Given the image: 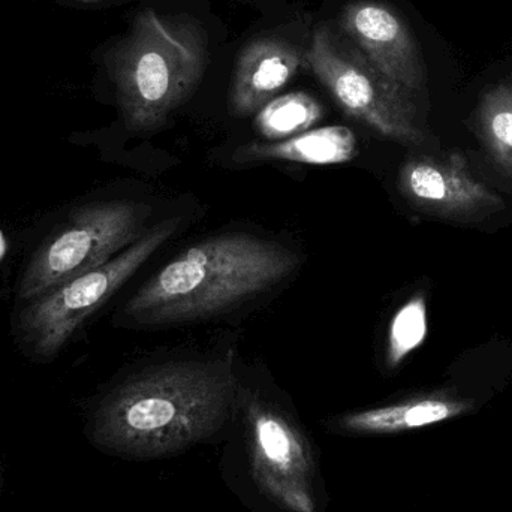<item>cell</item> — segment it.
<instances>
[{
    "instance_id": "13",
    "label": "cell",
    "mask_w": 512,
    "mask_h": 512,
    "mask_svg": "<svg viewBox=\"0 0 512 512\" xmlns=\"http://www.w3.org/2000/svg\"><path fill=\"white\" fill-rule=\"evenodd\" d=\"M475 129L493 164L512 180V71L481 96Z\"/></svg>"
},
{
    "instance_id": "4",
    "label": "cell",
    "mask_w": 512,
    "mask_h": 512,
    "mask_svg": "<svg viewBox=\"0 0 512 512\" xmlns=\"http://www.w3.org/2000/svg\"><path fill=\"white\" fill-rule=\"evenodd\" d=\"M150 207L116 200L78 207L24 267L17 294L23 303L107 264L146 233Z\"/></svg>"
},
{
    "instance_id": "10",
    "label": "cell",
    "mask_w": 512,
    "mask_h": 512,
    "mask_svg": "<svg viewBox=\"0 0 512 512\" xmlns=\"http://www.w3.org/2000/svg\"><path fill=\"white\" fill-rule=\"evenodd\" d=\"M303 63V54L285 39L258 38L243 48L237 60L231 84V110L237 116H249L295 77Z\"/></svg>"
},
{
    "instance_id": "8",
    "label": "cell",
    "mask_w": 512,
    "mask_h": 512,
    "mask_svg": "<svg viewBox=\"0 0 512 512\" xmlns=\"http://www.w3.org/2000/svg\"><path fill=\"white\" fill-rule=\"evenodd\" d=\"M399 191L420 212L450 221H481L505 206L499 195L472 176L460 153L408 159L400 168Z\"/></svg>"
},
{
    "instance_id": "16",
    "label": "cell",
    "mask_w": 512,
    "mask_h": 512,
    "mask_svg": "<svg viewBox=\"0 0 512 512\" xmlns=\"http://www.w3.org/2000/svg\"><path fill=\"white\" fill-rule=\"evenodd\" d=\"M75 2L93 3V2H101V0H75Z\"/></svg>"
},
{
    "instance_id": "2",
    "label": "cell",
    "mask_w": 512,
    "mask_h": 512,
    "mask_svg": "<svg viewBox=\"0 0 512 512\" xmlns=\"http://www.w3.org/2000/svg\"><path fill=\"white\" fill-rule=\"evenodd\" d=\"M298 262L295 252L271 240L213 237L168 262L129 298L123 313L138 324L210 318L273 288Z\"/></svg>"
},
{
    "instance_id": "14",
    "label": "cell",
    "mask_w": 512,
    "mask_h": 512,
    "mask_svg": "<svg viewBox=\"0 0 512 512\" xmlns=\"http://www.w3.org/2000/svg\"><path fill=\"white\" fill-rule=\"evenodd\" d=\"M322 117L321 104L304 92L276 96L258 111L256 129L270 141H282L312 129Z\"/></svg>"
},
{
    "instance_id": "12",
    "label": "cell",
    "mask_w": 512,
    "mask_h": 512,
    "mask_svg": "<svg viewBox=\"0 0 512 512\" xmlns=\"http://www.w3.org/2000/svg\"><path fill=\"white\" fill-rule=\"evenodd\" d=\"M358 153L357 138L346 126H324L270 143H252L237 152L242 162L286 161L331 165L351 161Z\"/></svg>"
},
{
    "instance_id": "11",
    "label": "cell",
    "mask_w": 512,
    "mask_h": 512,
    "mask_svg": "<svg viewBox=\"0 0 512 512\" xmlns=\"http://www.w3.org/2000/svg\"><path fill=\"white\" fill-rule=\"evenodd\" d=\"M471 409L469 400L465 402L447 396L418 397L397 405L343 415L337 426L354 435H391L442 423Z\"/></svg>"
},
{
    "instance_id": "15",
    "label": "cell",
    "mask_w": 512,
    "mask_h": 512,
    "mask_svg": "<svg viewBox=\"0 0 512 512\" xmlns=\"http://www.w3.org/2000/svg\"><path fill=\"white\" fill-rule=\"evenodd\" d=\"M427 336V304L424 295H415L394 315L388 333L387 363L399 366Z\"/></svg>"
},
{
    "instance_id": "3",
    "label": "cell",
    "mask_w": 512,
    "mask_h": 512,
    "mask_svg": "<svg viewBox=\"0 0 512 512\" xmlns=\"http://www.w3.org/2000/svg\"><path fill=\"white\" fill-rule=\"evenodd\" d=\"M111 62L126 125L155 131L200 83L209 62L206 32L189 15L146 9Z\"/></svg>"
},
{
    "instance_id": "5",
    "label": "cell",
    "mask_w": 512,
    "mask_h": 512,
    "mask_svg": "<svg viewBox=\"0 0 512 512\" xmlns=\"http://www.w3.org/2000/svg\"><path fill=\"white\" fill-rule=\"evenodd\" d=\"M304 59L349 116L397 143H423L414 96L382 74L343 33L319 26Z\"/></svg>"
},
{
    "instance_id": "1",
    "label": "cell",
    "mask_w": 512,
    "mask_h": 512,
    "mask_svg": "<svg viewBox=\"0 0 512 512\" xmlns=\"http://www.w3.org/2000/svg\"><path fill=\"white\" fill-rule=\"evenodd\" d=\"M237 400L230 360L152 367L101 400L90 435L99 447L122 456H167L213 435Z\"/></svg>"
},
{
    "instance_id": "7",
    "label": "cell",
    "mask_w": 512,
    "mask_h": 512,
    "mask_svg": "<svg viewBox=\"0 0 512 512\" xmlns=\"http://www.w3.org/2000/svg\"><path fill=\"white\" fill-rule=\"evenodd\" d=\"M252 474L259 489L289 512H315L313 465L300 430L258 397L246 399Z\"/></svg>"
},
{
    "instance_id": "9",
    "label": "cell",
    "mask_w": 512,
    "mask_h": 512,
    "mask_svg": "<svg viewBox=\"0 0 512 512\" xmlns=\"http://www.w3.org/2000/svg\"><path fill=\"white\" fill-rule=\"evenodd\" d=\"M343 35L409 95L426 89L427 75L414 33L390 6L375 0L349 3L340 15Z\"/></svg>"
},
{
    "instance_id": "6",
    "label": "cell",
    "mask_w": 512,
    "mask_h": 512,
    "mask_svg": "<svg viewBox=\"0 0 512 512\" xmlns=\"http://www.w3.org/2000/svg\"><path fill=\"white\" fill-rule=\"evenodd\" d=\"M179 222H159L107 264L26 301L18 313L17 328L27 349L44 358L62 351L86 319L176 233Z\"/></svg>"
}]
</instances>
